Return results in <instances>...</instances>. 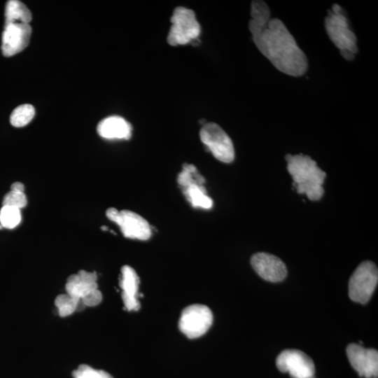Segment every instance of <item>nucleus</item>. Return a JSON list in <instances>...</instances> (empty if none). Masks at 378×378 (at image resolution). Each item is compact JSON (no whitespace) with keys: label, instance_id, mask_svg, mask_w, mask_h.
<instances>
[{"label":"nucleus","instance_id":"nucleus-1","mask_svg":"<svg viewBox=\"0 0 378 378\" xmlns=\"http://www.w3.org/2000/svg\"><path fill=\"white\" fill-rule=\"evenodd\" d=\"M248 29L257 48L279 71L292 76L307 71L305 54L282 21L270 18V8L263 1L251 2Z\"/></svg>","mask_w":378,"mask_h":378},{"label":"nucleus","instance_id":"nucleus-2","mask_svg":"<svg viewBox=\"0 0 378 378\" xmlns=\"http://www.w3.org/2000/svg\"><path fill=\"white\" fill-rule=\"evenodd\" d=\"M287 169L293 179V186L300 194L305 193L312 201L318 200L324 193L326 173L309 156L302 154L285 156Z\"/></svg>","mask_w":378,"mask_h":378},{"label":"nucleus","instance_id":"nucleus-3","mask_svg":"<svg viewBox=\"0 0 378 378\" xmlns=\"http://www.w3.org/2000/svg\"><path fill=\"white\" fill-rule=\"evenodd\" d=\"M325 28L341 55L346 60L353 59L358 52L356 36L350 29L348 20L338 4H334L332 9L328 10L325 18Z\"/></svg>","mask_w":378,"mask_h":378},{"label":"nucleus","instance_id":"nucleus-4","mask_svg":"<svg viewBox=\"0 0 378 378\" xmlns=\"http://www.w3.org/2000/svg\"><path fill=\"white\" fill-rule=\"evenodd\" d=\"M170 22L172 25L167 35V42L172 46L189 43L196 40L201 33L200 24L191 9L176 7Z\"/></svg>","mask_w":378,"mask_h":378},{"label":"nucleus","instance_id":"nucleus-5","mask_svg":"<svg viewBox=\"0 0 378 378\" xmlns=\"http://www.w3.org/2000/svg\"><path fill=\"white\" fill-rule=\"evenodd\" d=\"M378 282V270L372 261L362 262L352 274L349 281V296L351 300L367 303Z\"/></svg>","mask_w":378,"mask_h":378},{"label":"nucleus","instance_id":"nucleus-6","mask_svg":"<svg viewBox=\"0 0 378 378\" xmlns=\"http://www.w3.org/2000/svg\"><path fill=\"white\" fill-rule=\"evenodd\" d=\"M200 136L212 155L219 161L230 163L234 158L232 141L216 123L208 122L200 130Z\"/></svg>","mask_w":378,"mask_h":378},{"label":"nucleus","instance_id":"nucleus-7","mask_svg":"<svg viewBox=\"0 0 378 378\" xmlns=\"http://www.w3.org/2000/svg\"><path fill=\"white\" fill-rule=\"evenodd\" d=\"M213 322L210 309L203 304H192L182 312L178 321L180 330L188 338L202 336L209 329Z\"/></svg>","mask_w":378,"mask_h":378},{"label":"nucleus","instance_id":"nucleus-8","mask_svg":"<svg viewBox=\"0 0 378 378\" xmlns=\"http://www.w3.org/2000/svg\"><path fill=\"white\" fill-rule=\"evenodd\" d=\"M108 219L116 223L123 235L130 239L147 240L151 236V230L148 221L138 214L130 211H118L109 208L106 211Z\"/></svg>","mask_w":378,"mask_h":378},{"label":"nucleus","instance_id":"nucleus-9","mask_svg":"<svg viewBox=\"0 0 378 378\" xmlns=\"http://www.w3.org/2000/svg\"><path fill=\"white\" fill-rule=\"evenodd\" d=\"M279 371L288 372L291 378H314V363L305 353L298 349H286L277 356Z\"/></svg>","mask_w":378,"mask_h":378},{"label":"nucleus","instance_id":"nucleus-10","mask_svg":"<svg viewBox=\"0 0 378 378\" xmlns=\"http://www.w3.org/2000/svg\"><path fill=\"white\" fill-rule=\"evenodd\" d=\"M348 359L358 373L365 378L378 376V352L374 349H367L359 344L351 343L346 347Z\"/></svg>","mask_w":378,"mask_h":378},{"label":"nucleus","instance_id":"nucleus-11","mask_svg":"<svg viewBox=\"0 0 378 378\" xmlns=\"http://www.w3.org/2000/svg\"><path fill=\"white\" fill-rule=\"evenodd\" d=\"M31 34L29 24H6L2 34L1 50L5 57H11L22 51L29 44Z\"/></svg>","mask_w":378,"mask_h":378},{"label":"nucleus","instance_id":"nucleus-12","mask_svg":"<svg viewBox=\"0 0 378 378\" xmlns=\"http://www.w3.org/2000/svg\"><path fill=\"white\" fill-rule=\"evenodd\" d=\"M251 264L255 272L263 279L271 282L284 280L287 275V270L284 262L270 253L260 252L251 258Z\"/></svg>","mask_w":378,"mask_h":378},{"label":"nucleus","instance_id":"nucleus-13","mask_svg":"<svg viewBox=\"0 0 378 378\" xmlns=\"http://www.w3.org/2000/svg\"><path fill=\"white\" fill-rule=\"evenodd\" d=\"M139 278L135 270L129 265L121 268L120 286L122 289V300L128 311H137L140 304L138 300Z\"/></svg>","mask_w":378,"mask_h":378},{"label":"nucleus","instance_id":"nucleus-14","mask_svg":"<svg viewBox=\"0 0 378 378\" xmlns=\"http://www.w3.org/2000/svg\"><path fill=\"white\" fill-rule=\"evenodd\" d=\"M97 280V276L95 272L80 270L68 277L65 285L66 292L80 299L98 288Z\"/></svg>","mask_w":378,"mask_h":378},{"label":"nucleus","instance_id":"nucleus-15","mask_svg":"<svg viewBox=\"0 0 378 378\" xmlns=\"http://www.w3.org/2000/svg\"><path fill=\"white\" fill-rule=\"evenodd\" d=\"M132 126L123 118L118 115L107 117L97 125V133L106 139H129L132 135Z\"/></svg>","mask_w":378,"mask_h":378},{"label":"nucleus","instance_id":"nucleus-16","mask_svg":"<svg viewBox=\"0 0 378 378\" xmlns=\"http://www.w3.org/2000/svg\"><path fill=\"white\" fill-rule=\"evenodd\" d=\"M183 192L195 208L209 209L213 206L212 199L206 195V190L203 184L192 183L182 188Z\"/></svg>","mask_w":378,"mask_h":378},{"label":"nucleus","instance_id":"nucleus-17","mask_svg":"<svg viewBox=\"0 0 378 378\" xmlns=\"http://www.w3.org/2000/svg\"><path fill=\"white\" fill-rule=\"evenodd\" d=\"M5 25L13 23L29 24L31 14L29 8L20 1H8L5 10Z\"/></svg>","mask_w":378,"mask_h":378},{"label":"nucleus","instance_id":"nucleus-18","mask_svg":"<svg viewBox=\"0 0 378 378\" xmlns=\"http://www.w3.org/2000/svg\"><path fill=\"white\" fill-rule=\"evenodd\" d=\"M35 110L32 105L24 104L16 107L10 114V124L16 127L27 125L34 118Z\"/></svg>","mask_w":378,"mask_h":378},{"label":"nucleus","instance_id":"nucleus-19","mask_svg":"<svg viewBox=\"0 0 378 378\" xmlns=\"http://www.w3.org/2000/svg\"><path fill=\"white\" fill-rule=\"evenodd\" d=\"M79 298L72 296L67 293L58 295L55 300L58 314L61 317H66L77 311Z\"/></svg>","mask_w":378,"mask_h":378},{"label":"nucleus","instance_id":"nucleus-20","mask_svg":"<svg viewBox=\"0 0 378 378\" xmlns=\"http://www.w3.org/2000/svg\"><path fill=\"white\" fill-rule=\"evenodd\" d=\"M177 182L183 188L192 183L204 185L205 179L199 174L193 164H185L182 171L178 174Z\"/></svg>","mask_w":378,"mask_h":378},{"label":"nucleus","instance_id":"nucleus-21","mask_svg":"<svg viewBox=\"0 0 378 378\" xmlns=\"http://www.w3.org/2000/svg\"><path fill=\"white\" fill-rule=\"evenodd\" d=\"M21 221L20 209L8 206H3L0 210V225L5 228L13 229Z\"/></svg>","mask_w":378,"mask_h":378},{"label":"nucleus","instance_id":"nucleus-22","mask_svg":"<svg viewBox=\"0 0 378 378\" xmlns=\"http://www.w3.org/2000/svg\"><path fill=\"white\" fill-rule=\"evenodd\" d=\"M74 378H113L112 376L102 370H95L86 364L80 365L72 372Z\"/></svg>","mask_w":378,"mask_h":378},{"label":"nucleus","instance_id":"nucleus-23","mask_svg":"<svg viewBox=\"0 0 378 378\" xmlns=\"http://www.w3.org/2000/svg\"><path fill=\"white\" fill-rule=\"evenodd\" d=\"M27 204V197L24 192L10 190L4 197L2 205L13 206L19 209L26 206Z\"/></svg>","mask_w":378,"mask_h":378},{"label":"nucleus","instance_id":"nucleus-24","mask_svg":"<svg viewBox=\"0 0 378 378\" xmlns=\"http://www.w3.org/2000/svg\"><path fill=\"white\" fill-rule=\"evenodd\" d=\"M80 300L85 307H94L102 302V294L97 288L85 295Z\"/></svg>","mask_w":378,"mask_h":378},{"label":"nucleus","instance_id":"nucleus-25","mask_svg":"<svg viewBox=\"0 0 378 378\" xmlns=\"http://www.w3.org/2000/svg\"><path fill=\"white\" fill-rule=\"evenodd\" d=\"M10 190L24 192V186L20 182H15L10 186Z\"/></svg>","mask_w":378,"mask_h":378}]
</instances>
